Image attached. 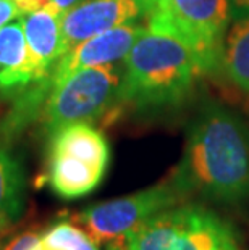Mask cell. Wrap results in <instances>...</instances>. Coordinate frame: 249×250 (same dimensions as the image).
Returning <instances> with one entry per match:
<instances>
[{
  "label": "cell",
  "mask_w": 249,
  "mask_h": 250,
  "mask_svg": "<svg viewBox=\"0 0 249 250\" xmlns=\"http://www.w3.org/2000/svg\"><path fill=\"white\" fill-rule=\"evenodd\" d=\"M29 52L33 83L49 78L55 63L65 54L62 41V13L54 7L20 17Z\"/></svg>",
  "instance_id": "30bf717a"
},
{
  "label": "cell",
  "mask_w": 249,
  "mask_h": 250,
  "mask_svg": "<svg viewBox=\"0 0 249 250\" xmlns=\"http://www.w3.org/2000/svg\"><path fill=\"white\" fill-rule=\"evenodd\" d=\"M39 250H99V242L73 220H62L42 231Z\"/></svg>",
  "instance_id": "5bb4252c"
},
{
  "label": "cell",
  "mask_w": 249,
  "mask_h": 250,
  "mask_svg": "<svg viewBox=\"0 0 249 250\" xmlns=\"http://www.w3.org/2000/svg\"><path fill=\"white\" fill-rule=\"evenodd\" d=\"M186 195L173 178L139 192L91 205L73 216L99 244H107L133 231L141 223L172 207L183 204Z\"/></svg>",
  "instance_id": "52a82bcc"
},
{
  "label": "cell",
  "mask_w": 249,
  "mask_h": 250,
  "mask_svg": "<svg viewBox=\"0 0 249 250\" xmlns=\"http://www.w3.org/2000/svg\"><path fill=\"white\" fill-rule=\"evenodd\" d=\"M172 178L184 195L240 207L249 200V127L240 115L207 100L188 126Z\"/></svg>",
  "instance_id": "6da1fadb"
},
{
  "label": "cell",
  "mask_w": 249,
  "mask_h": 250,
  "mask_svg": "<svg viewBox=\"0 0 249 250\" xmlns=\"http://www.w3.org/2000/svg\"><path fill=\"white\" fill-rule=\"evenodd\" d=\"M47 137L44 181L52 192L75 200L96 190L110 163V147L102 132L91 123H71Z\"/></svg>",
  "instance_id": "277c9868"
},
{
  "label": "cell",
  "mask_w": 249,
  "mask_h": 250,
  "mask_svg": "<svg viewBox=\"0 0 249 250\" xmlns=\"http://www.w3.org/2000/svg\"><path fill=\"white\" fill-rule=\"evenodd\" d=\"M220 70L233 86L249 94V15L233 20L226 31Z\"/></svg>",
  "instance_id": "4fadbf2b"
},
{
  "label": "cell",
  "mask_w": 249,
  "mask_h": 250,
  "mask_svg": "<svg viewBox=\"0 0 249 250\" xmlns=\"http://www.w3.org/2000/svg\"><path fill=\"white\" fill-rule=\"evenodd\" d=\"M147 0H86L62 15L63 50L123 24L146 20Z\"/></svg>",
  "instance_id": "ba28073f"
},
{
  "label": "cell",
  "mask_w": 249,
  "mask_h": 250,
  "mask_svg": "<svg viewBox=\"0 0 249 250\" xmlns=\"http://www.w3.org/2000/svg\"><path fill=\"white\" fill-rule=\"evenodd\" d=\"M21 15L23 13L20 12V8L13 0H0V29L5 24H8L10 21L20 18Z\"/></svg>",
  "instance_id": "2e32d148"
},
{
  "label": "cell",
  "mask_w": 249,
  "mask_h": 250,
  "mask_svg": "<svg viewBox=\"0 0 249 250\" xmlns=\"http://www.w3.org/2000/svg\"><path fill=\"white\" fill-rule=\"evenodd\" d=\"M199 74L181 41L146 28L121 65L118 105L144 116L170 113L189 99Z\"/></svg>",
  "instance_id": "7a4b0ae2"
},
{
  "label": "cell",
  "mask_w": 249,
  "mask_h": 250,
  "mask_svg": "<svg viewBox=\"0 0 249 250\" xmlns=\"http://www.w3.org/2000/svg\"><path fill=\"white\" fill-rule=\"evenodd\" d=\"M21 13H33L52 5V0H13Z\"/></svg>",
  "instance_id": "e0dca14e"
},
{
  "label": "cell",
  "mask_w": 249,
  "mask_h": 250,
  "mask_svg": "<svg viewBox=\"0 0 249 250\" xmlns=\"http://www.w3.org/2000/svg\"><path fill=\"white\" fill-rule=\"evenodd\" d=\"M217 250H241V249H240V246H238V242H236V236H235V234H231L230 237H226L225 241L220 244Z\"/></svg>",
  "instance_id": "ffe728a7"
},
{
  "label": "cell",
  "mask_w": 249,
  "mask_h": 250,
  "mask_svg": "<svg viewBox=\"0 0 249 250\" xmlns=\"http://www.w3.org/2000/svg\"><path fill=\"white\" fill-rule=\"evenodd\" d=\"M83 2H86V0H52V5H54L58 12L63 15V13L70 12L71 8H75L76 5L83 3Z\"/></svg>",
  "instance_id": "d6986e66"
},
{
  "label": "cell",
  "mask_w": 249,
  "mask_h": 250,
  "mask_svg": "<svg viewBox=\"0 0 249 250\" xmlns=\"http://www.w3.org/2000/svg\"><path fill=\"white\" fill-rule=\"evenodd\" d=\"M29 84H33L29 52L18 18L0 29V92L15 97Z\"/></svg>",
  "instance_id": "8fae6325"
},
{
  "label": "cell",
  "mask_w": 249,
  "mask_h": 250,
  "mask_svg": "<svg viewBox=\"0 0 249 250\" xmlns=\"http://www.w3.org/2000/svg\"><path fill=\"white\" fill-rule=\"evenodd\" d=\"M41 228H24L12 236L0 241V250H39V241L42 236Z\"/></svg>",
  "instance_id": "9a60e30c"
},
{
  "label": "cell",
  "mask_w": 249,
  "mask_h": 250,
  "mask_svg": "<svg viewBox=\"0 0 249 250\" xmlns=\"http://www.w3.org/2000/svg\"><path fill=\"white\" fill-rule=\"evenodd\" d=\"M144 31L146 26H141L139 23H131L83 41L81 44L73 47L71 50L65 52L60 60L55 63L50 74L52 87H54L55 83L67 78L73 71L91 66L113 65L120 60H125L131 47L135 45V42L139 39V36Z\"/></svg>",
  "instance_id": "9c48e42d"
},
{
  "label": "cell",
  "mask_w": 249,
  "mask_h": 250,
  "mask_svg": "<svg viewBox=\"0 0 249 250\" xmlns=\"http://www.w3.org/2000/svg\"><path fill=\"white\" fill-rule=\"evenodd\" d=\"M231 21L230 0H147L146 28L181 41L201 73L220 70Z\"/></svg>",
  "instance_id": "3957f363"
},
{
  "label": "cell",
  "mask_w": 249,
  "mask_h": 250,
  "mask_svg": "<svg viewBox=\"0 0 249 250\" xmlns=\"http://www.w3.org/2000/svg\"><path fill=\"white\" fill-rule=\"evenodd\" d=\"M121 66H91L73 71L54 84L41 113L47 136L71 123H94L118 105Z\"/></svg>",
  "instance_id": "8992f818"
},
{
  "label": "cell",
  "mask_w": 249,
  "mask_h": 250,
  "mask_svg": "<svg viewBox=\"0 0 249 250\" xmlns=\"http://www.w3.org/2000/svg\"><path fill=\"white\" fill-rule=\"evenodd\" d=\"M231 18L238 20L249 15V0H230Z\"/></svg>",
  "instance_id": "ac0fdd59"
},
{
  "label": "cell",
  "mask_w": 249,
  "mask_h": 250,
  "mask_svg": "<svg viewBox=\"0 0 249 250\" xmlns=\"http://www.w3.org/2000/svg\"><path fill=\"white\" fill-rule=\"evenodd\" d=\"M26 178L21 163L0 146V231L12 226L23 213Z\"/></svg>",
  "instance_id": "7c38bea8"
},
{
  "label": "cell",
  "mask_w": 249,
  "mask_h": 250,
  "mask_svg": "<svg viewBox=\"0 0 249 250\" xmlns=\"http://www.w3.org/2000/svg\"><path fill=\"white\" fill-rule=\"evenodd\" d=\"M231 234V226L212 210L178 204L107 242L105 250H217Z\"/></svg>",
  "instance_id": "5b68a950"
}]
</instances>
